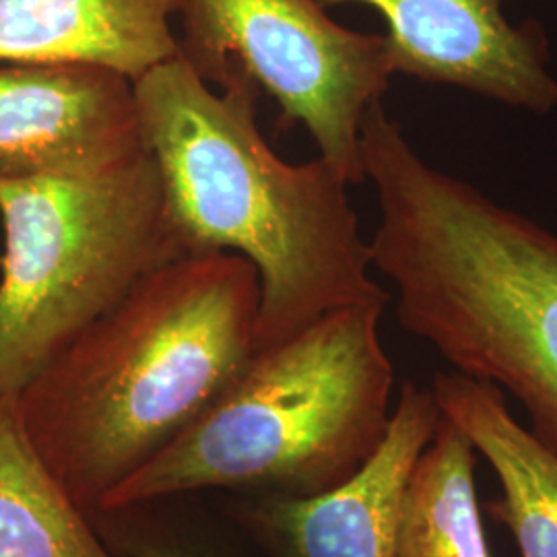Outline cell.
Wrapping results in <instances>:
<instances>
[{
  "mask_svg": "<svg viewBox=\"0 0 557 557\" xmlns=\"http://www.w3.org/2000/svg\"><path fill=\"white\" fill-rule=\"evenodd\" d=\"M259 301L248 260L180 257L85 326L15 395L32 446L87 517L238 379L257 351Z\"/></svg>",
  "mask_w": 557,
  "mask_h": 557,
  "instance_id": "6da1fadb",
  "label": "cell"
},
{
  "mask_svg": "<svg viewBox=\"0 0 557 557\" xmlns=\"http://www.w3.org/2000/svg\"><path fill=\"white\" fill-rule=\"evenodd\" d=\"M133 87L184 255L232 252L259 275L257 349L341 308L388 301L370 277L349 184L320 158H278L260 135L257 89L215 91L182 54Z\"/></svg>",
  "mask_w": 557,
  "mask_h": 557,
  "instance_id": "7a4b0ae2",
  "label": "cell"
},
{
  "mask_svg": "<svg viewBox=\"0 0 557 557\" xmlns=\"http://www.w3.org/2000/svg\"><path fill=\"white\" fill-rule=\"evenodd\" d=\"M359 145L380 209L370 262L400 326L517 398L557 453V234L421 158L382 101Z\"/></svg>",
  "mask_w": 557,
  "mask_h": 557,
  "instance_id": "3957f363",
  "label": "cell"
},
{
  "mask_svg": "<svg viewBox=\"0 0 557 557\" xmlns=\"http://www.w3.org/2000/svg\"><path fill=\"white\" fill-rule=\"evenodd\" d=\"M384 306L341 308L257 349L232 386L98 512L211 492L308 498L351 478L393 413L395 370L380 341Z\"/></svg>",
  "mask_w": 557,
  "mask_h": 557,
  "instance_id": "277c9868",
  "label": "cell"
},
{
  "mask_svg": "<svg viewBox=\"0 0 557 557\" xmlns=\"http://www.w3.org/2000/svg\"><path fill=\"white\" fill-rule=\"evenodd\" d=\"M0 397L17 395L139 281L186 257L149 151L98 176H0Z\"/></svg>",
  "mask_w": 557,
  "mask_h": 557,
  "instance_id": "5b68a950",
  "label": "cell"
},
{
  "mask_svg": "<svg viewBox=\"0 0 557 557\" xmlns=\"http://www.w3.org/2000/svg\"><path fill=\"white\" fill-rule=\"evenodd\" d=\"M180 54L211 87L250 85L301 124L347 184L366 180L361 120L395 77L384 34H363L317 0H182Z\"/></svg>",
  "mask_w": 557,
  "mask_h": 557,
  "instance_id": "8992f818",
  "label": "cell"
},
{
  "mask_svg": "<svg viewBox=\"0 0 557 557\" xmlns=\"http://www.w3.org/2000/svg\"><path fill=\"white\" fill-rule=\"evenodd\" d=\"M438 419L432 388L407 380L379 448L337 487L308 498L230 496L220 508L260 557H397L407 485Z\"/></svg>",
  "mask_w": 557,
  "mask_h": 557,
  "instance_id": "52a82bcc",
  "label": "cell"
},
{
  "mask_svg": "<svg viewBox=\"0 0 557 557\" xmlns=\"http://www.w3.org/2000/svg\"><path fill=\"white\" fill-rule=\"evenodd\" d=\"M145 151L133 81L87 64L0 62V176H98Z\"/></svg>",
  "mask_w": 557,
  "mask_h": 557,
  "instance_id": "ba28073f",
  "label": "cell"
},
{
  "mask_svg": "<svg viewBox=\"0 0 557 557\" xmlns=\"http://www.w3.org/2000/svg\"><path fill=\"white\" fill-rule=\"evenodd\" d=\"M366 4L386 23L395 75L450 85L533 114L557 108L549 40L539 21L512 23L506 0H317Z\"/></svg>",
  "mask_w": 557,
  "mask_h": 557,
  "instance_id": "9c48e42d",
  "label": "cell"
},
{
  "mask_svg": "<svg viewBox=\"0 0 557 557\" xmlns=\"http://www.w3.org/2000/svg\"><path fill=\"white\" fill-rule=\"evenodd\" d=\"M182 0H0V62L87 64L137 81L180 54Z\"/></svg>",
  "mask_w": 557,
  "mask_h": 557,
  "instance_id": "30bf717a",
  "label": "cell"
},
{
  "mask_svg": "<svg viewBox=\"0 0 557 557\" xmlns=\"http://www.w3.org/2000/svg\"><path fill=\"white\" fill-rule=\"evenodd\" d=\"M432 393L498 475L502 498L485 512L512 533L520 557H557V453L518 423L492 382L453 370L436 374Z\"/></svg>",
  "mask_w": 557,
  "mask_h": 557,
  "instance_id": "8fae6325",
  "label": "cell"
},
{
  "mask_svg": "<svg viewBox=\"0 0 557 557\" xmlns=\"http://www.w3.org/2000/svg\"><path fill=\"white\" fill-rule=\"evenodd\" d=\"M0 557H119L32 446L15 395L0 397Z\"/></svg>",
  "mask_w": 557,
  "mask_h": 557,
  "instance_id": "7c38bea8",
  "label": "cell"
},
{
  "mask_svg": "<svg viewBox=\"0 0 557 557\" xmlns=\"http://www.w3.org/2000/svg\"><path fill=\"white\" fill-rule=\"evenodd\" d=\"M475 465L471 442L440 413L407 485L397 557H492L479 510Z\"/></svg>",
  "mask_w": 557,
  "mask_h": 557,
  "instance_id": "4fadbf2b",
  "label": "cell"
},
{
  "mask_svg": "<svg viewBox=\"0 0 557 557\" xmlns=\"http://www.w3.org/2000/svg\"><path fill=\"white\" fill-rule=\"evenodd\" d=\"M91 522L119 557H260L230 517L199 494L101 510Z\"/></svg>",
  "mask_w": 557,
  "mask_h": 557,
  "instance_id": "5bb4252c",
  "label": "cell"
}]
</instances>
